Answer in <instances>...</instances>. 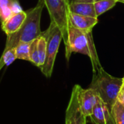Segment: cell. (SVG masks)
I'll return each mask as SVG.
<instances>
[{"instance_id": "14", "label": "cell", "mask_w": 124, "mask_h": 124, "mask_svg": "<svg viewBox=\"0 0 124 124\" xmlns=\"http://www.w3.org/2000/svg\"><path fill=\"white\" fill-rule=\"evenodd\" d=\"M30 44L31 42H20L15 46L16 59L30 61Z\"/></svg>"}, {"instance_id": "20", "label": "cell", "mask_w": 124, "mask_h": 124, "mask_svg": "<svg viewBox=\"0 0 124 124\" xmlns=\"http://www.w3.org/2000/svg\"><path fill=\"white\" fill-rule=\"evenodd\" d=\"M98 0H70L71 2H81V3H94Z\"/></svg>"}, {"instance_id": "5", "label": "cell", "mask_w": 124, "mask_h": 124, "mask_svg": "<svg viewBox=\"0 0 124 124\" xmlns=\"http://www.w3.org/2000/svg\"><path fill=\"white\" fill-rule=\"evenodd\" d=\"M49 12L51 22L56 24L60 28L65 46L68 44L69 12L70 0H44Z\"/></svg>"}, {"instance_id": "1", "label": "cell", "mask_w": 124, "mask_h": 124, "mask_svg": "<svg viewBox=\"0 0 124 124\" xmlns=\"http://www.w3.org/2000/svg\"><path fill=\"white\" fill-rule=\"evenodd\" d=\"M73 52L81 53L88 56L92 65L93 73L97 72L102 68L100 62L92 31L87 32L79 30L69 23L68 44L65 46V57L67 61L69 60Z\"/></svg>"}, {"instance_id": "3", "label": "cell", "mask_w": 124, "mask_h": 124, "mask_svg": "<svg viewBox=\"0 0 124 124\" xmlns=\"http://www.w3.org/2000/svg\"><path fill=\"white\" fill-rule=\"evenodd\" d=\"M123 86V80L108 73L102 68L93 73L89 88L94 89L110 111L117 101L118 93Z\"/></svg>"}, {"instance_id": "13", "label": "cell", "mask_w": 124, "mask_h": 124, "mask_svg": "<svg viewBox=\"0 0 124 124\" xmlns=\"http://www.w3.org/2000/svg\"><path fill=\"white\" fill-rule=\"evenodd\" d=\"M117 2V0H98L95 1L94 3V6L97 17L114 7Z\"/></svg>"}, {"instance_id": "17", "label": "cell", "mask_w": 124, "mask_h": 124, "mask_svg": "<svg viewBox=\"0 0 124 124\" xmlns=\"http://www.w3.org/2000/svg\"><path fill=\"white\" fill-rule=\"evenodd\" d=\"M16 60L15 55V47L9 49L7 51H4L3 54L1 56L0 60V69L3 67V65H9L12 64L14 60Z\"/></svg>"}, {"instance_id": "4", "label": "cell", "mask_w": 124, "mask_h": 124, "mask_svg": "<svg viewBox=\"0 0 124 124\" xmlns=\"http://www.w3.org/2000/svg\"><path fill=\"white\" fill-rule=\"evenodd\" d=\"M42 33L46 39V54L44 64L40 69L46 78H50L62 35L58 26L52 22L50 23L48 29Z\"/></svg>"}, {"instance_id": "21", "label": "cell", "mask_w": 124, "mask_h": 124, "mask_svg": "<svg viewBox=\"0 0 124 124\" xmlns=\"http://www.w3.org/2000/svg\"><path fill=\"white\" fill-rule=\"evenodd\" d=\"M118 1H119V2H122V3H124V0H117Z\"/></svg>"}, {"instance_id": "10", "label": "cell", "mask_w": 124, "mask_h": 124, "mask_svg": "<svg viewBox=\"0 0 124 124\" xmlns=\"http://www.w3.org/2000/svg\"><path fill=\"white\" fill-rule=\"evenodd\" d=\"M26 17L27 13L23 10L11 15L1 23V28L3 31L7 36L18 31L25 22Z\"/></svg>"}, {"instance_id": "18", "label": "cell", "mask_w": 124, "mask_h": 124, "mask_svg": "<svg viewBox=\"0 0 124 124\" xmlns=\"http://www.w3.org/2000/svg\"><path fill=\"white\" fill-rule=\"evenodd\" d=\"M30 62L37 67H40L39 53H38V38L31 42L30 44Z\"/></svg>"}, {"instance_id": "7", "label": "cell", "mask_w": 124, "mask_h": 124, "mask_svg": "<svg viewBox=\"0 0 124 124\" xmlns=\"http://www.w3.org/2000/svg\"><path fill=\"white\" fill-rule=\"evenodd\" d=\"M100 97L92 89H82L80 86L78 91V102L81 111L84 116L89 117L96 105Z\"/></svg>"}, {"instance_id": "8", "label": "cell", "mask_w": 124, "mask_h": 124, "mask_svg": "<svg viewBox=\"0 0 124 124\" xmlns=\"http://www.w3.org/2000/svg\"><path fill=\"white\" fill-rule=\"evenodd\" d=\"M89 118L94 124H116L111 111L100 98H99Z\"/></svg>"}, {"instance_id": "16", "label": "cell", "mask_w": 124, "mask_h": 124, "mask_svg": "<svg viewBox=\"0 0 124 124\" xmlns=\"http://www.w3.org/2000/svg\"><path fill=\"white\" fill-rule=\"evenodd\" d=\"M111 113L116 124H124V106L118 101L113 105Z\"/></svg>"}, {"instance_id": "11", "label": "cell", "mask_w": 124, "mask_h": 124, "mask_svg": "<svg viewBox=\"0 0 124 124\" xmlns=\"http://www.w3.org/2000/svg\"><path fill=\"white\" fill-rule=\"evenodd\" d=\"M22 10L18 0H0V23Z\"/></svg>"}, {"instance_id": "22", "label": "cell", "mask_w": 124, "mask_h": 124, "mask_svg": "<svg viewBox=\"0 0 124 124\" xmlns=\"http://www.w3.org/2000/svg\"><path fill=\"white\" fill-rule=\"evenodd\" d=\"M122 80H123V85H124V77L122 78Z\"/></svg>"}, {"instance_id": "12", "label": "cell", "mask_w": 124, "mask_h": 124, "mask_svg": "<svg viewBox=\"0 0 124 124\" xmlns=\"http://www.w3.org/2000/svg\"><path fill=\"white\" fill-rule=\"evenodd\" d=\"M70 12L73 13L97 18L95 12L94 3L70 2Z\"/></svg>"}, {"instance_id": "2", "label": "cell", "mask_w": 124, "mask_h": 124, "mask_svg": "<svg viewBox=\"0 0 124 124\" xmlns=\"http://www.w3.org/2000/svg\"><path fill=\"white\" fill-rule=\"evenodd\" d=\"M44 6V0H39L34 8L26 12V19L19 31L7 36L4 51L15 47L20 42H31L41 36L42 32L40 29V21Z\"/></svg>"}, {"instance_id": "15", "label": "cell", "mask_w": 124, "mask_h": 124, "mask_svg": "<svg viewBox=\"0 0 124 124\" xmlns=\"http://www.w3.org/2000/svg\"><path fill=\"white\" fill-rule=\"evenodd\" d=\"M38 53L40 63L39 68H41L44 64L46 54V39L42 33L38 38Z\"/></svg>"}, {"instance_id": "9", "label": "cell", "mask_w": 124, "mask_h": 124, "mask_svg": "<svg viewBox=\"0 0 124 124\" xmlns=\"http://www.w3.org/2000/svg\"><path fill=\"white\" fill-rule=\"evenodd\" d=\"M69 22L75 28L84 31H92V28L97 24V18L84 16L73 13L72 12H69Z\"/></svg>"}, {"instance_id": "19", "label": "cell", "mask_w": 124, "mask_h": 124, "mask_svg": "<svg viewBox=\"0 0 124 124\" xmlns=\"http://www.w3.org/2000/svg\"><path fill=\"white\" fill-rule=\"evenodd\" d=\"M117 101H118L121 105H123L124 106V85L122 86V87L118 93Z\"/></svg>"}, {"instance_id": "6", "label": "cell", "mask_w": 124, "mask_h": 124, "mask_svg": "<svg viewBox=\"0 0 124 124\" xmlns=\"http://www.w3.org/2000/svg\"><path fill=\"white\" fill-rule=\"evenodd\" d=\"M79 85L74 86L70 99L65 112V124H86V117L81 111L78 102V91Z\"/></svg>"}]
</instances>
